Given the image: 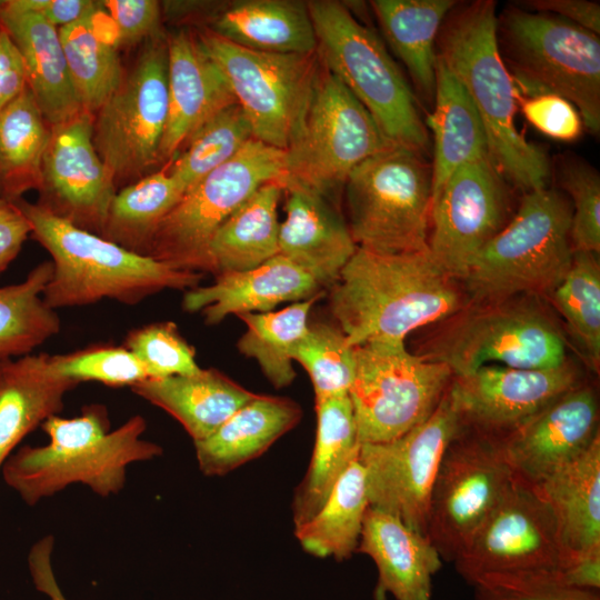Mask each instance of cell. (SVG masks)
<instances>
[{
    "label": "cell",
    "mask_w": 600,
    "mask_h": 600,
    "mask_svg": "<svg viewBox=\"0 0 600 600\" xmlns=\"http://www.w3.org/2000/svg\"><path fill=\"white\" fill-rule=\"evenodd\" d=\"M329 304L348 343L359 347L404 341L412 330L450 318L469 300L429 249L386 254L357 248L331 287Z\"/></svg>",
    "instance_id": "1"
},
{
    "label": "cell",
    "mask_w": 600,
    "mask_h": 600,
    "mask_svg": "<svg viewBox=\"0 0 600 600\" xmlns=\"http://www.w3.org/2000/svg\"><path fill=\"white\" fill-rule=\"evenodd\" d=\"M110 426L103 404L86 406L74 418L50 417L41 424L49 442L14 451L1 469L4 482L30 507L73 483L103 498L119 493L130 464L150 461L163 450L142 438L147 422L140 414L114 430Z\"/></svg>",
    "instance_id": "2"
},
{
    "label": "cell",
    "mask_w": 600,
    "mask_h": 600,
    "mask_svg": "<svg viewBox=\"0 0 600 600\" xmlns=\"http://www.w3.org/2000/svg\"><path fill=\"white\" fill-rule=\"evenodd\" d=\"M497 18L490 0L459 9L440 29L437 54L473 102L494 167L507 182L529 192L546 188L549 161L516 126L519 93L499 51Z\"/></svg>",
    "instance_id": "3"
},
{
    "label": "cell",
    "mask_w": 600,
    "mask_h": 600,
    "mask_svg": "<svg viewBox=\"0 0 600 600\" xmlns=\"http://www.w3.org/2000/svg\"><path fill=\"white\" fill-rule=\"evenodd\" d=\"M31 233L52 257L43 290L48 307H78L112 299L136 304L164 289L189 290L202 273L180 270L84 230L39 203L16 200Z\"/></svg>",
    "instance_id": "4"
},
{
    "label": "cell",
    "mask_w": 600,
    "mask_h": 600,
    "mask_svg": "<svg viewBox=\"0 0 600 600\" xmlns=\"http://www.w3.org/2000/svg\"><path fill=\"white\" fill-rule=\"evenodd\" d=\"M572 207L556 190L526 192L513 218L477 253L461 280L469 303L548 296L568 272Z\"/></svg>",
    "instance_id": "5"
},
{
    "label": "cell",
    "mask_w": 600,
    "mask_h": 600,
    "mask_svg": "<svg viewBox=\"0 0 600 600\" xmlns=\"http://www.w3.org/2000/svg\"><path fill=\"white\" fill-rule=\"evenodd\" d=\"M307 6L321 64L362 103L392 144L424 153L429 136L417 100L378 34L340 1Z\"/></svg>",
    "instance_id": "6"
},
{
    "label": "cell",
    "mask_w": 600,
    "mask_h": 600,
    "mask_svg": "<svg viewBox=\"0 0 600 600\" xmlns=\"http://www.w3.org/2000/svg\"><path fill=\"white\" fill-rule=\"evenodd\" d=\"M497 42L517 90L552 93L578 110L592 133L600 130L599 36L544 12L510 7L497 18Z\"/></svg>",
    "instance_id": "7"
},
{
    "label": "cell",
    "mask_w": 600,
    "mask_h": 600,
    "mask_svg": "<svg viewBox=\"0 0 600 600\" xmlns=\"http://www.w3.org/2000/svg\"><path fill=\"white\" fill-rule=\"evenodd\" d=\"M530 296L469 303L441 321L423 358L447 364L453 377L492 362L520 369H550L568 362L566 340Z\"/></svg>",
    "instance_id": "8"
},
{
    "label": "cell",
    "mask_w": 600,
    "mask_h": 600,
    "mask_svg": "<svg viewBox=\"0 0 600 600\" xmlns=\"http://www.w3.org/2000/svg\"><path fill=\"white\" fill-rule=\"evenodd\" d=\"M358 248L397 254L428 250L432 168L423 153L392 146L356 167L343 186Z\"/></svg>",
    "instance_id": "9"
},
{
    "label": "cell",
    "mask_w": 600,
    "mask_h": 600,
    "mask_svg": "<svg viewBox=\"0 0 600 600\" xmlns=\"http://www.w3.org/2000/svg\"><path fill=\"white\" fill-rule=\"evenodd\" d=\"M392 146L371 113L320 62L304 112L284 150L283 186L301 187L336 203L351 171Z\"/></svg>",
    "instance_id": "10"
},
{
    "label": "cell",
    "mask_w": 600,
    "mask_h": 600,
    "mask_svg": "<svg viewBox=\"0 0 600 600\" xmlns=\"http://www.w3.org/2000/svg\"><path fill=\"white\" fill-rule=\"evenodd\" d=\"M286 176L284 150L251 139L232 159L187 190L156 227L147 256L180 270L209 272L217 229L261 186Z\"/></svg>",
    "instance_id": "11"
},
{
    "label": "cell",
    "mask_w": 600,
    "mask_h": 600,
    "mask_svg": "<svg viewBox=\"0 0 600 600\" xmlns=\"http://www.w3.org/2000/svg\"><path fill=\"white\" fill-rule=\"evenodd\" d=\"M349 389L360 444L391 441L423 422L448 390L450 368L410 353L404 341L356 347Z\"/></svg>",
    "instance_id": "12"
},
{
    "label": "cell",
    "mask_w": 600,
    "mask_h": 600,
    "mask_svg": "<svg viewBox=\"0 0 600 600\" xmlns=\"http://www.w3.org/2000/svg\"><path fill=\"white\" fill-rule=\"evenodd\" d=\"M500 437L462 423L448 443L432 486L427 537L453 562L511 486Z\"/></svg>",
    "instance_id": "13"
},
{
    "label": "cell",
    "mask_w": 600,
    "mask_h": 600,
    "mask_svg": "<svg viewBox=\"0 0 600 600\" xmlns=\"http://www.w3.org/2000/svg\"><path fill=\"white\" fill-rule=\"evenodd\" d=\"M198 37L248 118L253 138L286 150L318 72L317 52L268 53L237 46L210 30Z\"/></svg>",
    "instance_id": "14"
},
{
    "label": "cell",
    "mask_w": 600,
    "mask_h": 600,
    "mask_svg": "<svg viewBox=\"0 0 600 600\" xmlns=\"http://www.w3.org/2000/svg\"><path fill=\"white\" fill-rule=\"evenodd\" d=\"M168 113L167 39L158 33L93 117V143L114 180L158 161Z\"/></svg>",
    "instance_id": "15"
},
{
    "label": "cell",
    "mask_w": 600,
    "mask_h": 600,
    "mask_svg": "<svg viewBox=\"0 0 600 600\" xmlns=\"http://www.w3.org/2000/svg\"><path fill=\"white\" fill-rule=\"evenodd\" d=\"M461 426L448 388L420 424L391 441L360 444L369 506L427 537L432 486L443 452Z\"/></svg>",
    "instance_id": "16"
},
{
    "label": "cell",
    "mask_w": 600,
    "mask_h": 600,
    "mask_svg": "<svg viewBox=\"0 0 600 600\" xmlns=\"http://www.w3.org/2000/svg\"><path fill=\"white\" fill-rule=\"evenodd\" d=\"M563 550L553 513L540 491L514 477L469 543L453 560L470 586L497 573L559 571Z\"/></svg>",
    "instance_id": "17"
},
{
    "label": "cell",
    "mask_w": 600,
    "mask_h": 600,
    "mask_svg": "<svg viewBox=\"0 0 600 600\" xmlns=\"http://www.w3.org/2000/svg\"><path fill=\"white\" fill-rule=\"evenodd\" d=\"M508 213L507 180L491 159L462 164L431 202L432 258L461 281L477 253L507 224Z\"/></svg>",
    "instance_id": "18"
},
{
    "label": "cell",
    "mask_w": 600,
    "mask_h": 600,
    "mask_svg": "<svg viewBox=\"0 0 600 600\" xmlns=\"http://www.w3.org/2000/svg\"><path fill=\"white\" fill-rule=\"evenodd\" d=\"M116 180L93 143V116L82 111L50 126L42 160V187L49 201L39 204L100 236Z\"/></svg>",
    "instance_id": "19"
},
{
    "label": "cell",
    "mask_w": 600,
    "mask_h": 600,
    "mask_svg": "<svg viewBox=\"0 0 600 600\" xmlns=\"http://www.w3.org/2000/svg\"><path fill=\"white\" fill-rule=\"evenodd\" d=\"M579 383L569 361L550 369L487 364L453 377L449 393L463 424L502 437Z\"/></svg>",
    "instance_id": "20"
},
{
    "label": "cell",
    "mask_w": 600,
    "mask_h": 600,
    "mask_svg": "<svg viewBox=\"0 0 600 600\" xmlns=\"http://www.w3.org/2000/svg\"><path fill=\"white\" fill-rule=\"evenodd\" d=\"M599 436L596 390L579 383L500 440L514 477L536 486L577 459Z\"/></svg>",
    "instance_id": "21"
},
{
    "label": "cell",
    "mask_w": 600,
    "mask_h": 600,
    "mask_svg": "<svg viewBox=\"0 0 600 600\" xmlns=\"http://www.w3.org/2000/svg\"><path fill=\"white\" fill-rule=\"evenodd\" d=\"M169 113L158 161L171 160L214 113L236 103L222 72L198 34L180 30L167 38Z\"/></svg>",
    "instance_id": "22"
},
{
    "label": "cell",
    "mask_w": 600,
    "mask_h": 600,
    "mask_svg": "<svg viewBox=\"0 0 600 600\" xmlns=\"http://www.w3.org/2000/svg\"><path fill=\"white\" fill-rule=\"evenodd\" d=\"M286 218L279 226V254L310 273L322 288L332 287L357 250L337 204L293 184H286Z\"/></svg>",
    "instance_id": "23"
},
{
    "label": "cell",
    "mask_w": 600,
    "mask_h": 600,
    "mask_svg": "<svg viewBox=\"0 0 600 600\" xmlns=\"http://www.w3.org/2000/svg\"><path fill=\"white\" fill-rule=\"evenodd\" d=\"M321 289L310 273L278 253L253 269L219 274L212 284L187 290L182 307L216 324L229 314L269 312L282 302L312 298Z\"/></svg>",
    "instance_id": "24"
},
{
    "label": "cell",
    "mask_w": 600,
    "mask_h": 600,
    "mask_svg": "<svg viewBox=\"0 0 600 600\" xmlns=\"http://www.w3.org/2000/svg\"><path fill=\"white\" fill-rule=\"evenodd\" d=\"M358 552L376 563L378 580L373 600H431L432 578L441 569L442 559L428 539L399 518L368 506Z\"/></svg>",
    "instance_id": "25"
},
{
    "label": "cell",
    "mask_w": 600,
    "mask_h": 600,
    "mask_svg": "<svg viewBox=\"0 0 600 600\" xmlns=\"http://www.w3.org/2000/svg\"><path fill=\"white\" fill-rule=\"evenodd\" d=\"M0 23L18 47L28 88L50 126L84 111L72 83L59 29L43 17L0 1Z\"/></svg>",
    "instance_id": "26"
},
{
    "label": "cell",
    "mask_w": 600,
    "mask_h": 600,
    "mask_svg": "<svg viewBox=\"0 0 600 600\" xmlns=\"http://www.w3.org/2000/svg\"><path fill=\"white\" fill-rule=\"evenodd\" d=\"M79 383L57 373L49 354H27L0 366V471L17 446L63 409Z\"/></svg>",
    "instance_id": "27"
},
{
    "label": "cell",
    "mask_w": 600,
    "mask_h": 600,
    "mask_svg": "<svg viewBox=\"0 0 600 600\" xmlns=\"http://www.w3.org/2000/svg\"><path fill=\"white\" fill-rule=\"evenodd\" d=\"M301 408L288 398L257 394L211 436L193 442L200 471L224 476L260 457L301 419Z\"/></svg>",
    "instance_id": "28"
},
{
    "label": "cell",
    "mask_w": 600,
    "mask_h": 600,
    "mask_svg": "<svg viewBox=\"0 0 600 600\" xmlns=\"http://www.w3.org/2000/svg\"><path fill=\"white\" fill-rule=\"evenodd\" d=\"M132 391L178 420L193 442L211 436L253 393L216 369L186 376L148 378Z\"/></svg>",
    "instance_id": "29"
},
{
    "label": "cell",
    "mask_w": 600,
    "mask_h": 600,
    "mask_svg": "<svg viewBox=\"0 0 600 600\" xmlns=\"http://www.w3.org/2000/svg\"><path fill=\"white\" fill-rule=\"evenodd\" d=\"M536 487L557 523L563 550L561 567L573 558L600 551V436L577 459Z\"/></svg>",
    "instance_id": "30"
},
{
    "label": "cell",
    "mask_w": 600,
    "mask_h": 600,
    "mask_svg": "<svg viewBox=\"0 0 600 600\" xmlns=\"http://www.w3.org/2000/svg\"><path fill=\"white\" fill-rule=\"evenodd\" d=\"M210 23V31L247 49L281 54L317 52L312 20L303 1H232Z\"/></svg>",
    "instance_id": "31"
},
{
    "label": "cell",
    "mask_w": 600,
    "mask_h": 600,
    "mask_svg": "<svg viewBox=\"0 0 600 600\" xmlns=\"http://www.w3.org/2000/svg\"><path fill=\"white\" fill-rule=\"evenodd\" d=\"M316 412L313 453L291 502L294 528L307 522L322 508L360 450L349 394L317 401Z\"/></svg>",
    "instance_id": "32"
},
{
    "label": "cell",
    "mask_w": 600,
    "mask_h": 600,
    "mask_svg": "<svg viewBox=\"0 0 600 600\" xmlns=\"http://www.w3.org/2000/svg\"><path fill=\"white\" fill-rule=\"evenodd\" d=\"M427 124L434 140L432 202L459 167L490 158L486 129L473 102L439 57L433 111L428 116Z\"/></svg>",
    "instance_id": "33"
},
{
    "label": "cell",
    "mask_w": 600,
    "mask_h": 600,
    "mask_svg": "<svg viewBox=\"0 0 600 600\" xmlns=\"http://www.w3.org/2000/svg\"><path fill=\"white\" fill-rule=\"evenodd\" d=\"M371 8L421 97L433 106L437 38L454 0H373Z\"/></svg>",
    "instance_id": "34"
},
{
    "label": "cell",
    "mask_w": 600,
    "mask_h": 600,
    "mask_svg": "<svg viewBox=\"0 0 600 600\" xmlns=\"http://www.w3.org/2000/svg\"><path fill=\"white\" fill-rule=\"evenodd\" d=\"M281 181L261 186L214 232L208 247L214 276L253 269L279 253Z\"/></svg>",
    "instance_id": "35"
},
{
    "label": "cell",
    "mask_w": 600,
    "mask_h": 600,
    "mask_svg": "<svg viewBox=\"0 0 600 600\" xmlns=\"http://www.w3.org/2000/svg\"><path fill=\"white\" fill-rule=\"evenodd\" d=\"M50 124L29 88L0 110V196L16 201L42 187Z\"/></svg>",
    "instance_id": "36"
},
{
    "label": "cell",
    "mask_w": 600,
    "mask_h": 600,
    "mask_svg": "<svg viewBox=\"0 0 600 600\" xmlns=\"http://www.w3.org/2000/svg\"><path fill=\"white\" fill-rule=\"evenodd\" d=\"M368 506L364 469L357 458L322 508L294 528V534L302 549L314 557L347 560L357 551Z\"/></svg>",
    "instance_id": "37"
},
{
    "label": "cell",
    "mask_w": 600,
    "mask_h": 600,
    "mask_svg": "<svg viewBox=\"0 0 600 600\" xmlns=\"http://www.w3.org/2000/svg\"><path fill=\"white\" fill-rule=\"evenodd\" d=\"M52 272V262L44 261L23 281L0 287V366L30 354L60 331L59 316L42 296Z\"/></svg>",
    "instance_id": "38"
},
{
    "label": "cell",
    "mask_w": 600,
    "mask_h": 600,
    "mask_svg": "<svg viewBox=\"0 0 600 600\" xmlns=\"http://www.w3.org/2000/svg\"><path fill=\"white\" fill-rule=\"evenodd\" d=\"M182 196L183 191L169 172L146 176L116 192L100 236L147 256L156 227Z\"/></svg>",
    "instance_id": "39"
},
{
    "label": "cell",
    "mask_w": 600,
    "mask_h": 600,
    "mask_svg": "<svg viewBox=\"0 0 600 600\" xmlns=\"http://www.w3.org/2000/svg\"><path fill=\"white\" fill-rule=\"evenodd\" d=\"M59 29L68 69L86 112L94 114L117 90L123 71L117 46L99 32L96 13Z\"/></svg>",
    "instance_id": "40"
},
{
    "label": "cell",
    "mask_w": 600,
    "mask_h": 600,
    "mask_svg": "<svg viewBox=\"0 0 600 600\" xmlns=\"http://www.w3.org/2000/svg\"><path fill=\"white\" fill-rule=\"evenodd\" d=\"M321 296L294 302L279 311L238 316L247 326L237 344L239 351L256 359L267 379L278 389L289 386L296 377L292 353L307 332L309 312Z\"/></svg>",
    "instance_id": "41"
},
{
    "label": "cell",
    "mask_w": 600,
    "mask_h": 600,
    "mask_svg": "<svg viewBox=\"0 0 600 600\" xmlns=\"http://www.w3.org/2000/svg\"><path fill=\"white\" fill-rule=\"evenodd\" d=\"M253 138L250 122L232 103L207 120L186 142L168 171L183 193L232 159Z\"/></svg>",
    "instance_id": "42"
},
{
    "label": "cell",
    "mask_w": 600,
    "mask_h": 600,
    "mask_svg": "<svg viewBox=\"0 0 600 600\" xmlns=\"http://www.w3.org/2000/svg\"><path fill=\"white\" fill-rule=\"evenodd\" d=\"M594 368L600 361V266L596 253L573 251L570 268L547 296Z\"/></svg>",
    "instance_id": "43"
},
{
    "label": "cell",
    "mask_w": 600,
    "mask_h": 600,
    "mask_svg": "<svg viewBox=\"0 0 600 600\" xmlns=\"http://www.w3.org/2000/svg\"><path fill=\"white\" fill-rule=\"evenodd\" d=\"M354 350L339 326L309 324L293 350L292 359L308 372L316 402L349 393L356 372Z\"/></svg>",
    "instance_id": "44"
},
{
    "label": "cell",
    "mask_w": 600,
    "mask_h": 600,
    "mask_svg": "<svg viewBox=\"0 0 600 600\" xmlns=\"http://www.w3.org/2000/svg\"><path fill=\"white\" fill-rule=\"evenodd\" d=\"M49 360L57 373L78 383L96 381L108 387L132 388L148 379L144 366L123 346H91L49 356Z\"/></svg>",
    "instance_id": "45"
},
{
    "label": "cell",
    "mask_w": 600,
    "mask_h": 600,
    "mask_svg": "<svg viewBox=\"0 0 600 600\" xmlns=\"http://www.w3.org/2000/svg\"><path fill=\"white\" fill-rule=\"evenodd\" d=\"M123 347L141 361L148 378L186 376L201 369L196 362L194 349L180 334L176 323L170 321L131 330Z\"/></svg>",
    "instance_id": "46"
},
{
    "label": "cell",
    "mask_w": 600,
    "mask_h": 600,
    "mask_svg": "<svg viewBox=\"0 0 600 600\" xmlns=\"http://www.w3.org/2000/svg\"><path fill=\"white\" fill-rule=\"evenodd\" d=\"M559 180L570 194V238L573 251H600V176L588 163L568 159L559 167Z\"/></svg>",
    "instance_id": "47"
},
{
    "label": "cell",
    "mask_w": 600,
    "mask_h": 600,
    "mask_svg": "<svg viewBox=\"0 0 600 600\" xmlns=\"http://www.w3.org/2000/svg\"><path fill=\"white\" fill-rule=\"evenodd\" d=\"M471 586L474 600H600L599 590L572 587L558 571L487 574Z\"/></svg>",
    "instance_id": "48"
},
{
    "label": "cell",
    "mask_w": 600,
    "mask_h": 600,
    "mask_svg": "<svg viewBox=\"0 0 600 600\" xmlns=\"http://www.w3.org/2000/svg\"><path fill=\"white\" fill-rule=\"evenodd\" d=\"M518 106L541 133L561 141H572L582 132V119L572 103L552 93L518 97Z\"/></svg>",
    "instance_id": "49"
},
{
    "label": "cell",
    "mask_w": 600,
    "mask_h": 600,
    "mask_svg": "<svg viewBox=\"0 0 600 600\" xmlns=\"http://www.w3.org/2000/svg\"><path fill=\"white\" fill-rule=\"evenodd\" d=\"M101 6L116 28L118 46H131L159 33L158 1L107 0Z\"/></svg>",
    "instance_id": "50"
},
{
    "label": "cell",
    "mask_w": 600,
    "mask_h": 600,
    "mask_svg": "<svg viewBox=\"0 0 600 600\" xmlns=\"http://www.w3.org/2000/svg\"><path fill=\"white\" fill-rule=\"evenodd\" d=\"M28 88L22 56L0 23V110Z\"/></svg>",
    "instance_id": "51"
},
{
    "label": "cell",
    "mask_w": 600,
    "mask_h": 600,
    "mask_svg": "<svg viewBox=\"0 0 600 600\" xmlns=\"http://www.w3.org/2000/svg\"><path fill=\"white\" fill-rule=\"evenodd\" d=\"M31 226L14 201L0 196V274L18 256Z\"/></svg>",
    "instance_id": "52"
},
{
    "label": "cell",
    "mask_w": 600,
    "mask_h": 600,
    "mask_svg": "<svg viewBox=\"0 0 600 600\" xmlns=\"http://www.w3.org/2000/svg\"><path fill=\"white\" fill-rule=\"evenodd\" d=\"M8 2L16 9L40 14L58 29L88 17L98 7V2L91 0H9Z\"/></svg>",
    "instance_id": "53"
},
{
    "label": "cell",
    "mask_w": 600,
    "mask_h": 600,
    "mask_svg": "<svg viewBox=\"0 0 600 600\" xmlns=\"http://www.w3.org/2000/svg\"><path fill=\"white\" fill-rule=\"evenodd\" d=\"M522 3L537 12L558 16L598 36L600 33V6L597 2L587 0H531Z\"/></svg>",
    "instance_id": "54"
},
{
    "label": "cell",
    "mask_w": 600,
    "mask_h": 600,
    "mask_svg": "<svg viewBox=\"0 0 600 600\" xmlns=\"http://www.w3.org/2000/svg\"><path fill=\"white\" fill-rule=\"evenodd\" d=\"M53 544V537L46 536L31 547L28 556L29 571L37 590L43 592L49 600H67L52 570Z\"/></svg>",
    "instance_id": "55"
},
{
    "label": "cell",
    "mask_w": 600,
    "mask_h": 600,
    "mask_svg": "<svg viewBox=\"0 0 600 600\" xmlns=\"http://www.w3.org/2000/svg\"><path fill=\"white\" fill-rule=\"evenodd\" d=\"M561 579L576 588L600 589V551L579 556L563 563L558 571Z\"/></svg>",
    "instance_id": "56"
}]
</instances>
